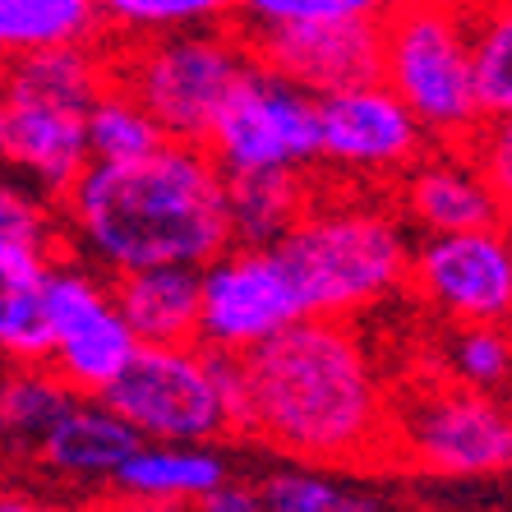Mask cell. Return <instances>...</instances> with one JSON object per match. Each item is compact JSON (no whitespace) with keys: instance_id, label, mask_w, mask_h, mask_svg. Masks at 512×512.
<instances>
[{"instance_id":"obj_1","label":"cell","mask_w":512,"mask_h":512,"mask_svg":"<svg viewBox=\"0 0 512 512\" xmlns=\"http://www.w3.org/2000/svg\"><path fill=\"white\" fill-rule=\"evenodd\" d=\"M240 370L250 439L333 471L393 462V388L351 319L305 314Z\"/></svg>"},{"instance_id":"obj_2","label":"cell","mask_w":512,"mask_h":512,"mask_svg":"<svg viewBox=\"0 0 512 512\" xmlns=\"http://www.w3.org/2000/svg\"><path fill=\"white\" fill-rule=\"evenodd\" d=\"M60 208L70 250L107 277L203 268L231 245L227 171L208 143L167 139L134 162H88Z\"/></svg>"},{"instance_id":"obj_3","label":"cell","mask_w":512,"mask_h":512,"mask_svg":"<svg viewBox=\"0 0 512 512\" xmlns=\"http://www.w3.org/2000/svg\"><path fill=\"white\" fill-rule=\"evenodd\" d=\"M411 222L397 199L365 194L360 185L314 190L310 208L282 236V259L300 286L305 314L356 319L379 310L411 286Z\"/></svg>"},{"instance_id":"obj_4","label":"cell","mask_w":512,"mask_h":512,"mask_svg":"<svg viewBox=\"0 0 512 512\" xmlns=\"http://www.w3.org/2000/svg\"><path fill=\"white\" fill-rule=\"evenodd\" d=\"M111 47L74 42V47L33 51L0 65V102H5V148L0 162L33 180L51 199L79 185L88 171V111L111 84Z\"/></svg>"},{"instance_id":"obj_5","label":"cell","mask_w":512,"mask_h":512,"mask_svg":"<svg viewBox=\"0 0 512 512\" xmlns=\"http://www.w3.org/2000/svg\"><path fill=\"white\" fill-rule=\"evenodd\" d=\"M254 70L259 60L240 19L111 42L116 84L130 88L157 116L162 134L180 143H208L217 116Z\"/></svg>"},{"instance_id":"obj_6","label":"cell","mask_w":512,"mask_h":512,"mask_svg":"<svg viewBox=\"0 0 512 512\" xmlns=\"http://www.w3.org/2000/svg\"><path fill=\"white\" fill-rule=\"evenodd\" d=\"M383 84L420 116L434 143L485 130L471 51V0H397L383 19Z\"/></svg>"},{"instance_id":"obj_7","label":"cell","mask_w":512,"mask_h":512,"mask_svg":"<svg viewBox=\"0 0 512 512\" xmlns=\"http://www.w3.org/2000/svg\"><path fill=\"white\" fill-rule=\"evenodd\" d=\"M107 402L143 443H217L245 434V370L203 342L139 346Z\"/></svg>"},{"instance_id":"obj_8","label":"cell","mask_w":512,"mask_h":512,"mask_svg":"<svg viewBox=\"0 0 512 512\" xmlns=\"http://www.w3.org/2000/svg\"><path fill=\"white\" fill-rule=\"evenodd\" d=\"M393 462L420 476L480 480L512 471V402L457 379L393 393Z\"/></svg>"},{"instance_id":"obj_9","label":"cell","mask_w":512,"mask_h":512,"mask_svg":"<svg viewBox=\"0 0 512 512\" xmlns=\"http://www.w3.org/2000/svg\"><path fill=\"white\" fill-rule=\"evenodd\" d=\"M51 351L47 365L70 383L79 397H107L111 383L139 356V337L120 314L116 286L88 259H65L51 268L47 282Z\"/></svg>"},{"instance_id":"obj_10","label":"cell","mask_w":512,"mask_h":512,"mask_svg":"<svg viewBox=\"0 0 512 512\" xmlns=\"http://www.w3.org/2000/svg\"><path fill=\"white\" fill-rule=\"evenodd\" d=\"M429 148L420 116L383 79L319 97V167L346 185H397Z\"/></svg>"},{"instance_id":"obj_11","label":"cell","mask_w":512,"mask_h":512,"mask_svg":"<svg viewBox=\"0 0 512 512\" xmlns=\"http://www.w3.org/2000/svg\"><path fill=\"white\" fill-rule=\"evenodd\" d=\"M203 319L199 342L222 356H250L254 346L305 319V300L291 277V263L277 245H236L199 268Z\"/></svg>"},{"instance_id":"obj_12","label":"cell","mask_w":512,"mask_h":512,"mask_svg":"<svg viewBox=\"0 0 512 512\" xmlns=\"http://www.w3.org/2000/svg\"><path fill=\"white\" fill-rule=\"evenodd\" d=\"M208 153L227 176L319 171V97L259 65L217 116Z\"/></svg>"},{"instance_id":"obj_13","label":"cell","mask_w":512,"mask_h":512,"mask_svg":"<svg viewBox=\"0 0 512 512\" xmlns=\"http://www.w3.org/2000/svg\"><path fill=\"white\" fill-rule=\"evenodd\" d=\"M411 291L448 323H512V231L425 236L411 259Z\"/></svg>"},{"instance_id":"obj_14","label":"cell","mask_w":512,"mask_h":512,"mask_svg":"<svg viewBox=\"0 0 512 512\" xmlns=\"http://www.w3.org/2000/svg\"><path fill=\"white\" fill-rule=\"evenodd\" d=\"M245 33L263 70L314 97L383 79V24H259Z\"/></svg>"},{"instance_id":"obj_15","label":"cell","mask_w":512,"mask_h":512,"mask_svg":"<svg viewBox=\"0 0 512 512\" xmlns=\"http://www.w3.org/2000/svg\"><path fill=\"white\" fill-rule=\"evenodd\" d=\"M393 190L402 217L425 236L503 227L512 217L494 176L471 153V143H434Z\"/></svg>"},{"instance_id":"obj_16","label":"cell","mask_w":512,"mask_h":512,"mask_svg":"<svg viewBox=\"0 0 512 512\" xmlns=\"http://www.w3.org/2000/svg\"><path fill=\"white\" fill-rule=\"evenodd\" d=\"M143 434L120 416L107 397H79V402L37 439V466L56 480L74 485H107L116 471L139 453Z\"/></svg>"},{"instance_id":"obj_17","label":"cell","mask_w":512,"mask_h":512,"mask_svg":"<svg viewBox=\"0 0 512 512\" xmlns=\"http://www.w3.org/2000/svg\"><path fill=\"white\" fill-rule=\"evenodd\" d=\"M227 476V457L213 453V443H139V453L116 471L111 489L153 508L190 512Z\"/></svg>"},{"instance_id":"obj_18","label":"cell","mask_w":512,"mask_h":512,"mask_svg":"<svg viewBox=\"0 0 512 512\" xmlns=\"http://www.w3.org/2000/svg\"><path fill=\"white\" fill-rule=\"evenodd\" d=\"M56 263L51 254L0 236V356L14 365H47V282Z\"/></svg>"},{"instance_id":"obj_19","label":"cell","mask_w":512,"mask_h":512,"mask_svg":"<svg viewBox=\"0 0 512 512\" xmlns=\"http://www.w3.org/2000/svg\"><path fill=\"white\" fill-rule=\"evenodd\" d=\"M120 314L130 319L143 346H180L199 342L203 319V277L199 268H139L111 277Z\"/></svg>"},{"instance_id":"obj_20","label":"cell","mask_w":512,"mask_h":512,"mask_svg":"<svg viewBox=\"0 0 512 512\" xmlns=\"http://www.w3.org/2000/svg\"><path fill=\"white\" fill-rule=\"evenodd\" d=\"M314 199V171H245L227 176V217L236 245H282Z\"/></svg>"},{"instance_id":"obj_21","label":"cell","mask_w":512,"mask_h":512,"mask_svg":"<svg viewBox=\"0 0 512 512\" xmlns=\"http://www.w3.org/2000/svg\"><path fill=\"white\" fill-rule=\"evenodd\" d=\"M102 28L97 0H0V65L33 51L93 42Z\"/></svg>"},{"instance_id":"obj_22","label":"cell","mask_w":512,"mask_h":512,"mask_svg":"<svg viewBox=\"0 0 512 512\" xmlns=\"http://www.w3.org/2000/svg\"><path fill=\"white\" fill-rule=\"evenodd\" d=\"M263 512H388V499L370 485L333 476V466H282L259 480Z\"/></svg>"},{"instance_id":"obj_23","label":"cell","mask_w":512,"mask_h":512,"mask_svg":"<svg viewBox=\"0 0 512 512\" xmlns=\"http://www.w3.org/2000/svg\"><path fill=\"white\" fill-rule=\"evenodd\" d=\"M167 143L162 125L125 84L111 79L88 111V153L93 162H134Z\"/></svg>"},{"instance_id":"obj_24","label":"cell","mask_w":512,"mask_h":512,"mask_svg":"<svg viewBox=\"0 0 512 512\" xmlns=\"http://www.w3.org/2000/svg\"><path fill=\"white\" fill-rule=\"evenodd\" d=\"M471 51L485 120L512 116V0H471Z\"/></svg>"},{"instance_id":"obj_25","label":"cell","mask_w":512,"mask_h":512,"mask_svg":"<svg viewBox=\"0 0 512 512\" xmlns=\"http://www.w3.org/2000/svg\"><path fill=\"white\" fill-rule=\"evenodd\" d=\"M97 10L111 37L134 42V37L176 33V28L227 24L240 14V0H97Z\"/></svg>"},{"instance_id":"obj_26","label":"cell","mask_w":512,"mask_h":512,"mask_svg":"<svg viewBox=\"0 0 512 512\" xmlns=\"http://www.w3.org/2000/svg\"><path fill=\"white\" fill-rule=\"evenodd\" d=\"M74 402L79 393L51 365H19L14 379L0 383V434H19V439L37 443Z\"/></svg>"},{"instance_id":"obj_27","label":"cell","mask_w":512,"mask_h":512,"mask_svg":"<svg viewBox=\"0 0 512 512\" xmlns=\"http://www.w3.org/2000/svg\"><path fill=\"white\" fill-rule=\"evenodd\" d=\"M443 365H448V379L499 393L512 379V333L503 323H453Z\"/></svg>"},{"instance_id":"obj_28","label":"cell","mask_w":512,"mask_h":512,"mask_svg":"<svg viewBox=\"0 0 512 512\" xmlns=\"http://www.w3.org/2000/svg\"><path fill=\"white\" fill-rule=\"evenodd\" d=\"M397 0H240V24H383Z\"/></svg>"},{"instance_id":"obj_29","label":"cell","mask_w":512,"mask_h":512,"mask_svg":"<svg viewBox=\"0 0 512 512\" xmlns=\"http://www.w3.org/2000/svg\"><path fill=\"white\" fill-rule=\"evenodd\" d=\"M471 153L485 162V171L494 176V185H499L503 203H508V213H512V116L485 120V130L471 139Z\"/></svg>"},{"instance_id":"obj_30","label":"cell","mask_w":512,"mask_h":512,"mask_svg":"<svg viewBox=\"0 0 512 512\" xmlns=\"http://www.w3.org/2000/svg\"><path fill=\"white\" fill-rule=\"evenodd\" d=\"M190 512H263V494L259 485H245V480L227 476L217 489H208Z\"/></svg>"},{"instance_id":"obj_31","label":"cell","mask_w":512,"mask_h":512,"mask_svg":"<svg viewBox=\"0 0 512 512\" xmlns=\"http://www.w3.org/2000/svg\"><path fill=\"white\" fill-rule=\"evenodd\" d=\"M0 512H70L60 503L42 499L33 489H19V485H0Z\"/></svg>"},{"instance_id":"obj_32","label":"cell","mask_w":512,"mask_h":512,"mask_svg":"<svg viewBox=\"0 0 512 512\" xmlns=\"http://www.w3.org/2000/svg\"><path fill=\"white\" fill-rule=\"evenodd\" d=\"M74 512H176V508H153V503H139V499H125V494H102V499H88L84 508Z\"/></svg>"},{"instance_id":"obj_33","label":"cell","mask_w":512,"mask_h":512,"mask_svg":"<svg viewBox=\"0 0 512 512\" xmlns=\"http://www.w3.org/2000/svg\"><path fill=\"white\" fill-rule=\"evenodd\" d=\"M0 148H5V102H0Z\"/></svg>"}]
</instances>
